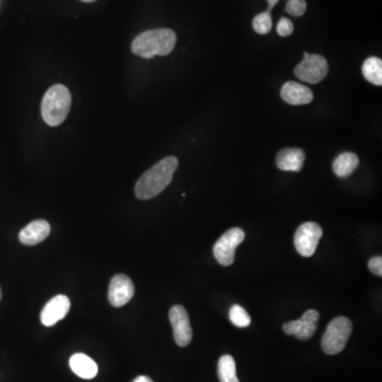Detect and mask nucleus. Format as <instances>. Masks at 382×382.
<instances>
[{"label": "nucleus", "mask_w": 382, "mask_h": 382, "mask_svg": "<svg viewBox=\"0 0 382 382\" xmlns=\"http://www.w3.org/2000/svg\"><path fill=\"white\" fill-rule=\"evenodd\" d=\"M293 30H294V26H293L292 22L288 18H281V21L277 24V33L281 36H289L292 34Z\"/></svg>", "instance_id": "obj_22"}, {"label": "nucleus", "mask_w": 382, "mask_h": 382, "mask_svg": "<svg viewBox=\"0 0 382 382\" xmlns=\"http://www.w3.org/2000/svg\"><path fill=\"white\" fill-rule=\"evenodd\" d=\"M362 74L369 83L382 85V61L378 58H369L362 66Z\"/></svg>", "instance_id": "obj_17"}, {"label": "nucleus", "mask_w": 382, "mask_h": 382, "mask_svg": "<svg viewBox=\"0 0 382 382\" xmlns=\"http://www.w3.org/2000/svg\"><path fill=\"white\" fill-rule=\"evenodd\" d=\"M272 16H271L270 12H263V13L255 16L253 19V28L258 34L269 33L272 29Z\"/></svg>", "instance_id": "obj_20"}, {"label": "nucleus", "mask_w": 382, "mask_h": 382, "mask_svg": "<svg viewBox=\"0 0 382 382\" xmlns=\"http://www.w3.org/2000/svg\"><path fill=\"white\" fill-rule=\"evenodd\" d=\"M176 35L170 29L149 30L136 36L131 49L136 56L144 59H152L153 56H164L174 49Z\"/></svg>", "instance_id": "obj_2"}, {"label": "nucleus", "mask_w": 382, "mask_h": 382, "mask_svg": "<svg viewBox=\"0 0 382 382\" xmlns=\"http://www.w3.org/2000/svg\"><path fill=\"white\" fill-rule=\"evenodd\" d=\"M178 166V158L168 156L149 169L136 183V198L150 200L158 196L170 184Z\"/></svg>", "instance_id": "obj_1"}, {"label": "nucleus", "mask_w": 382, "mask_h": 382, "mask_svg": "<svg viewBox=\"0 0 382 382\" xmlns=\"http://www.w3.org/2000/svg\"><path fill=\"white\" fill-rule=\"evenodd\" d=\"M134 291L130 277L124 274L115 275L108 287V301L113 307H122L132 299Z\"/></svg>", "instance_id": "obj_10"}, {"label": "nucleus", "mask_w": 382, "mask_h": 382, "mask_svg": "<svg viewBox=\"0 0 382 382\" xmlns=\"http://www.w3.org/2000/svg\"><path fill=\"white\" fill-rule=\"evenodd\" d=\"M369 269L373 274L377 275V276H382V257L376 256L369 259Z\"/></svg>", "instance_id": "obj_23"}, {"label": "nucleus", "mask_w": 382, "mask_h": 382, "mask_svg": "<svg viewBox=\"0 0 382 382\" xmlns=\"http://www.w3.org/2000/svg\"><path fill=\"white\" fill-rule=\"evenodd\" d=\"M50 234V224L45 220H34L24 227L18 235L23 244L35 245L45 240Z\"/></svg>", "instance_id": "obj_13"}, {"label": "nucleus", "mask_w": 382, "mask_h": 382, "mask_svg": "<svg viewBox=\"0 0 382 382\" xmlns=\"http://www.w3.org/2000/svg\"><path fill=\"white\" fill-rule=\"evenodd\" d=\"M359 166V158L355 153L344 152L337 156L333 164V172L339 178H347Z\"/></svg>", "instance_id": "obj_16"}, {"label": "nucleus", "mask_w": 382, "mask_h": 382, "mask_svg": "<svg viewBox=\"0 0 382 382\" xmlns=\"http://www.w3.org/2000/svg\"><path fill=\"white\" fill-rule=\"evenodd\" d=\"M322 235V227L317 223L306 222L301 224L294 235V245L297 253L303 257L313 256L317 251Z\"/></svg>", "instance_id": "obj_7"}, {"label": "nucleus", "mask_w": 382, "mask_h": 382, "mask_svg": "<svg viewBox=\"0 0 382 382\" xmlns=\"http://www.w3.org/2000/svg\"><path fill=\"white\" fill-rule=\"evenodd\" d=\"M267 5H269V9H267V12L272 11L273 8L276 6V3H279V0H267Z\"/></svg>", "instance_id": "obj_25"}, {"label": "nucleus", "mask_w": 382, "mask_h": 382, "mask_svg": "<svg viewBox=\"0 0 382 382\" xmlns=\"http://www.w3.org/2000/svg\"><path fill=\"white\" fill-rule=\"evenodd\" d=\"M218 376L220 382H239L236 373V362L232 356L224 355L218 362Z\"/></svg>", "instance_id": "obj_18"}, {"label": "nucleus", "mask_w": 382, "mask_h": 382, "mask_svg": "<svg viewBox=\"0 0 382 382\" xmlns=\"http://www.w3.org/2000/svg\"><path fill=\"white\" fill-rule=\"evenodd\" d=\"M295 76L306 83L317 84L329 74V64L319 54L304 53V59L294 69Z\"/></svg>", "instance_id": "obj_5"}, {"label": "nucleus", "mask_w": 382, "mask_h": 382, "mask_svg": "<svg viewBox=\"0 0 382 382\" xmlns=\"http://www.w3.org/2000/svg\"><path fill=\"white\" fill-rule=\"evenodd\" d=\"M72 108V94L62 84L51 86L42 101V117L50 126H58L67 118Z\"/></svg>", "instance_id": "obj_3"}, {"label": "nucleus", "mask_w": 382, "mask_h": 382, "mask_svg": "<svg viewBox=\"0 0 382 382\" xmlns=\"http://www.w3.org/2000/svg\"><path fill=\"white\" fill-rule=\"evenodd\" d=\"M245 234L239 227L229 229L221 238L215 243L214 255L221 265L229 267L234 263L235 252L237 247L244 240Z\"/></svg>", "instance_id": "obj_6"}, {"label": "nucleus", "mask_w": 382, "mask_h": 382, "mask_svg": "<svg viewBox=\"0 0 382 382\" xmlns=\"http://www.w3.org/2000/svg\"><path fill=\"white\" fill-rule=\"evenodd\" d=\"M351 331L353 325L347 317H339L333 319L322 338V349L324 353L327 355L341 353L344 347H347Z\"/></svg>", "instance_id": "obj_4"}, {"label": "nucleus", "mask_w": 382, "mask_h": 382, "mask_svg": "<svg viewBox=\"0 0 382 382\" xmlns=\"http://www.w3.org/2000/svg\"><path fill=\"white\" fill-rule=\"evenodd\" d=\"M70 310V301L66 295L52 297L41 313V322L44 326H53L63 319Z\"/></svg>", "instance_id": "obj_11"}, {"label": "nucleus", "mask_w": 382, "mask_h": 382, "mask_svg": "<svg viewBox=\"0 0 382 382\" xmlns=\"http://www.w3.org/2000/svg\"><path fill=\"white\" fill-rule=\"evenodd\" d=\"M81 1H83V3H94L96 0H81Z\"/></svg>", "instance_id": "obj_26"}, {"label": "nucleus", "mask_w": 382, "mask_h": 382, "mask_svg": "<svg viewBox=\"0 0 382 382\" xmlns=\"http://www.w3.org/2000/svg\"><path fill=\"white\" fill-rule=\"evenodd\" d=\"M0 301H1V289H0Z\"/></svg>", "instance_id": "obj_27"}, {"label": "nucleus", "mask_w": 382, "mask_h": 382, "mask_svg": "<svg viewBox=\"0 0 382 382\" xmlns=\"http://www.w3.org/2000/svg\"><path fill=\"white\" fill-rule=\"evenodd\" d=\"M281 94L283 101L292 106L309 104L313 100V90L308 86L297 82H287L283 84Z\"/></svg>", "instance_id": "obj_12"}, {"label": "nucleus", "mask_w": 382, "mask_h": 382, "mask_svg": "<svg viewBox=\"0 0 382 382\" xmlns=\"http://www.w3.org/2000/svg\"><path fill=\"white\" fill-rule=\"evenodd\" d=\"M319 319V313L317 310L310 309L306 311L301 319L283 324V329L285 335H294L297 339L305 341L315 335L317 331V322Z\"/></svg>", "instance_id": "obj_9"}, {"label": "nucleus", "mask_w": 382, "mask_h": 382, "mask_svg": "<svg viewBox=\"0 0 382 382\" xmlns=\"http://www.w3.org/2000/svg\"><path fill=\"white\" fill-rule=\"evenodd\" d=\"M169 319L174 329V340L178 347H185L192 340V329L186 309L181 305H176L169 311Z\"/></svg>", "instance_id": "obj_8"}, {"label": "nucleus", "mask_w": 382, "mask_h": 382, "mask_svg": "<svg viewBox=\"0 0 382 382\" xmlns=\"http://www.w3.org/2000/svg\"><path fill=\"white\" fill-rule=\"evenodd\" d=\"M307 9V3L305 0H288L287 6H285V11L288 12L290 15L299 16L303 15Z\"/></svg>", "instance_id": "obj_21"}, {"label": "nucleus", "mask_w": 382, "mask_h": 382, "mask_svg": "<svg viewBox=\"0 0 382 382\" xmlns=\"http://www.w3.org/2000/svg\"><path fill=\"white\" fill-rule=\"evenodd\" d=\"M305 162V153L299 148H285L279 151L276 165L281 170L299 172Z\"/></svg>", "instance_id": "obj_14"}, {"label": "nucleus", "mask_w": 382, "mask_h": 382, "mask_svg": "<svg viewBox=\"0 0 382 382\" xmlns=\"http://www.w3.org/2000/svg\"><path fill=\"white\" fill-rule=\"evenodd\" d=\"M69 365L72 371L83 379H92L97 376V363L84 354H74L70 358Z\"/></svg>", "instance_id": "obj_15"}, {"label": "nucleus", "mask_w": 382, "mask_h": 382, "mask_svg": "<svg viewBox=\"0 0 382 382\" xmlns=\"http://www.w3.org/2000/svg\"><path fill=\"white\" fill-rule=\"evenodd\" d=\"M229 319L234 324L235 326L240 327V329L250 326L251 317L241 306H233L231 311H229Z\"/></svg>", "instance_id": "obj_19"}, {"label": "nucleus", "mask_w": 382, "mask_h": 382, "mask_svg": "<svg viewBox=\"0 0 382 382\" xmlns=\"http://www.w3.org/2000/svg\"><path fill=\"white\" fill-rule=\"evenodd\" d=\"M133 382H153L151 378H149L148 376H138L135 380Z\"/></svg>", "instance_id": "obj_24"}]
</instances>
